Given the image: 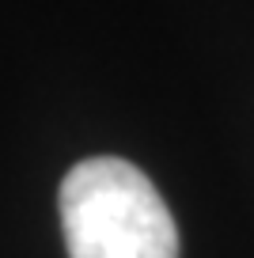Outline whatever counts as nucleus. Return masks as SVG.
Instances as JSON below:
<instances>
[{
    "label": "nucleus",
    "mask_w": 254,
    "mask_h": 258,
    "mask_svg": "<svg viewBox=\"0 0 254 258\" xmlns=\"http://www.w3.org/2000/svg\"><path fill=\"white\" fill-rule=\"evenodd\" d=\"M69 258H178L171 209L141 167L91 156L61 182Z\"/></svg>",
    "instance_id": "obj_1"
}]
</instances>
